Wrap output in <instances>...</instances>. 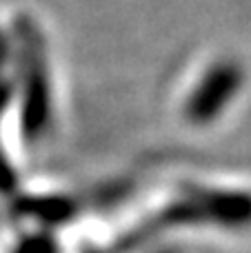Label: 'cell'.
<instances>
[{
    "instance_id": "cell-1",
    "label": "cell",
    "mask_w": 251,
    "mask_h": 253,
    "mask_svg": "<svg viewBox=\"0 0 251 253\" xmlns=\"http://www.w3.org/2000/svg\"><path fill=\"white\" fill-rule=\"evenodd\" d=\"M118 242L156 233H243L251 229V173L205 162H163L118 189Z\"/></svg>"
},
{
    "instance_id": "cell-2",
    "label": "cell",
    "mask_w": 251,
    "mask_h": 253,
    "mask_svg": "<svg viewBox=\"0 0 251 253\" xmlns=\"http://www.w3.org/2000/svg\"><path fill=\"white\" fill-rule=\"evenodd\" d=\"M251 91L249 65L238 51L203 49L189 56L167 87V114L189 133H213L238 116Z\"/></svg>"
}]
</instances>
